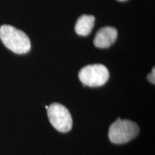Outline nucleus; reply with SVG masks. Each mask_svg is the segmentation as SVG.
<instances>
[{
  "label": "nucleus",
  "instance_id": "nucleus-1",
  "mask_svg": "<svg viewBox=\"0 0 155 155\" xmlns=\"http://www.w3.org/2000/svg\"><path fill=\"white\" fill-rule=\"evenodd\" d=\"M0 39L6 47L15 53H27L31 48L28 36L11 25H4L0 27Z\"/></svg>",
  "mask_w": 155,
  "mask_h": 155
},
{
  "label": "nucleus",
  "instance_id": "nucleus-3",
  "mask_svg": "<svg viewBox=\"0 0 155 155\" xmlns=\"http://www.w3.org/2000/svg\"><path fill=\"white\" fill-rule=\"evenodd\" d=\"M78 78L83 84L89 87L104 86L109 78L107 68L101 64H94L83 68L78 73Z\"/></svg>",
  "mask_w": 155,
  "mask_h": 155
},
{
  "label": "nucleus",
  "instance_id": "nucleus-5",
  "mask_svg": "<svg viewBox=\"0 0 155 155\" xmlns=\"http://www.w3.org/2000/svg\"><path fill=\"white\" fill-rule=\"evenodd\" d=\"M118 36L117 30L113 27H104L97 32L94 40V45L99 48L110 47L116 41Z\"/></svg>",
  "mask_w": 155,
  "mask_h": 155
},
{
  "label": "nucleus",
  "instance_id": "nucleus-6",
  "mask_svg": "<svg viewBox=\"0 0 155 155\" xmlns=\"http://www.w3.org/2000/svg\"><path fill=\"white\" fill-rule=\"evenodd\" d=\"M95 24V17L93 15H83L78 19L75 30L78 35L87 36L91 32Z\"/></svg>",
  "mask_w": 155,
  "mask_h": 155
},
{
  "label": "nucleus",
  "instance_id": "nucleus-8",
  "mask_svg": "<svg viewBox=\"0 0 155 155\" xmlns=\"http://www.w3.org/2000/svg\"><path fill=\"white\" fill-rule=\"evenodd\" d=\"M119 1H126V0H119Z\"/></svg>",
  "mask_w": 155,
  "mask_h": 155
},
{
  "label": "nucleus",
  "instance_id": "nucleus-7",
  "mask_svg": "<svg viewBox=\"0 0 155 155\" xmlns=\"http://www.w3.org/2000/svg\"><path fill=\"white\" fill-rule=\"evenodd\" d=\"M147 78H148V80L150 83H152V84H154L155 83V69H154V68H153L152 72L149 74L148 76H147Z\"/></svg>",
  "mask_w": 155,
  "mask_h": 155
},
{
  "label": "nucleus",
  "instance_id": "nucleus-2",
  "mask_svg": "<svg viewBox=\"0 0 155 155\" xmlns=\"http://www.w3.org/2000/svg\"><path fill=\"white\" fill-rule=\"evenodd\" d=\"M139 133V126L135 122L118 119L109 128L108 138L114 144H124L135 138Z\"/></svg>",
  "mask_w": 155,
  "mask_h": 155
},
{
  "label": "nucleus",
  "instance_id": "nucleus-4",
  "mask_svg": "<svg viewBox=\"0 0 155 155\" xmlns=\"http://www.w3.org/2000/svg\"><path fill=\"white\" fill-rule=\"evenodd\" d=\"M47 109L48 119L50 123L58 131L65 133L72 129V116L65 106L61 104L54 103Z\"/></svg>",
  "mask_w": 155,
  "mask_h": 155
}]
</instances>
